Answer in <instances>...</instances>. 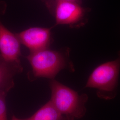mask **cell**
<instances>
[{"instance_id": "cell-1", "label": "cell", "mask_w": 120, "mask_h": 120, "mask_svg": "<svg viewBox=\"0 0 120 120\" xmlns=\"http://www.w3.org/2000/svg\"><path fill=\"white\" fill-rule=\"evenodd\" d=\"M26 58L32 67L29 76L30 80L39 78L52 80L63 69L74 70L73 64L62 52L50 50L49 48L30 52Z\"/></svg>"}, {"instance_id": "cell-2", "label": "cell", "mask_w": 120, "mask_h": 120, "mask_svg": "<svg viewBox=\"0 0 120 120\" xmlns=\"http://www.w3.org/2000/svg\"><path fill=\"white\" fill-rule=\"evenodd\" d=\"M52 103L65 116L75 119H80L86 114V103L88 95L79 94L77 92L54 79L49 83Z\"/></svg>"}, {"instance_id": "cell-3", "label": "cell", "mask_w": 120, "mask_h": 120, "mask_svg": "<svg viewBox=\"0 0 120 120\" xmlns=\"http://www.w3.org/2000/svg\"><path fill=\"white\" fill-rule=\"evenodd\" d=\"M120 69V52L115 60L98 66L90 74L86 88L96 89L100 98L110 100L116 95V88Z\"/></svg>"}, {"instance_id": "cell-4", "label": "cell", "mask_w": 120, "mask_h": 120, "mask_svg": "<svg viewBox=\"0 0 120 120\" xmlns=\"http://www.w3.org/2000/svg\"><path fill=\"white\" fill-rule=\"evenodd\" d=\"M16 35L30 52L48 49L51 41V28L32 27Z\"/></svg>"}, {"instance_id": "cell-5", "label": "cell", "mask_w": 120, "mask_h": 120, "mask_svg": "<svg viewBox=\"0 0 120 120\" xmlns=\"http://www.w3.org/2000/svg\"><path fill=\"white\" fill-rule=\"evenodd\" d=\"M86 9L79 3L56 0L55 9L56 25H76L84 20Z\"/></svg>"}, {"instance_id": "cell-6", "label": "cell", "mask_w": 120, "mask_h": 120, "mask_svg": "<svg viewBox=\"0 0 120 120\" xmlns=\"http://www.w3.org/2000/svg\"><path fill=\"white\" fill-rule=\"evenodd\" d=\"M0 52L4 60L10 62L21 63V43L16 34L8 30L0 20Z\"/></svg>"}, {"instance_id": "cell-7", "label": "cell", "mask_w": 120, "mask_h": 120, "mask_svg": "<svg viewBox=\"0 0 120 120\" xmlns=\"http://www.w3.org/2000/svg\"><path fill=\"white\" fill-rule=\"evenodd\" d=\"M21 63H13L5 60L0 54V87L14 86V77L22 72Z\"/></svg>"}, {"instance_id": "cell-8", "label": "cell", "mask_w": 120, "mask_h": 120, "mask_svg": "<svg viewBox=\"0 0 120 120\" xmlns=\"http://www.w3.org/2000/svg\"><path fill=\"white\" fill-rule=\"evenodd\" d=\"M29 120H74V119L61 113L50 100L44 105Z\"/></svg>"}, {"instance_id": "cell-9", "label": "cell", "mask_w": 120, "mask_h": 120, "mask_svg": "<svg viewBox=\"0 0 120 120\" xmlns=\"http://www.w3.org/2000/svg\"><path fill=\"white\" fill-rule=\"evenodd\" d=\"M12 88L11 87H0V120H8L7 115L6 98L8 92Z\"/></svg>"}, {"instance_id": "cell-10", "label": "cell", "mask_w": 120, "mask_h": 120, "mask_svg": "<svg viewBox=\"0 0 120 120\" xmlns=\"http://www.w3.org/2000/svg\"><path fill=\"white\" fill-rule=\"evenodd\" d=\"M11 120H29L28 119V118L27 119H24V120H23V119H19V118H18L16 116H14V115H13V116H12V118H11Z\"/></svg>"}, {"instance_id": "cell-11", "label": "cell", "mask_w": 120, "mask_h": 120, "mask_svg": "<svg viewBox=\"0 0 120 120\" xmlns=\"http://www.w3.org/2000/svg\"><path fill=\"white\" fill-rule=\"evenodd\" d=\"M64 0V1H67L70 2H76L79 3V2L80 0Z\"/></svg>"}]
</instances>
